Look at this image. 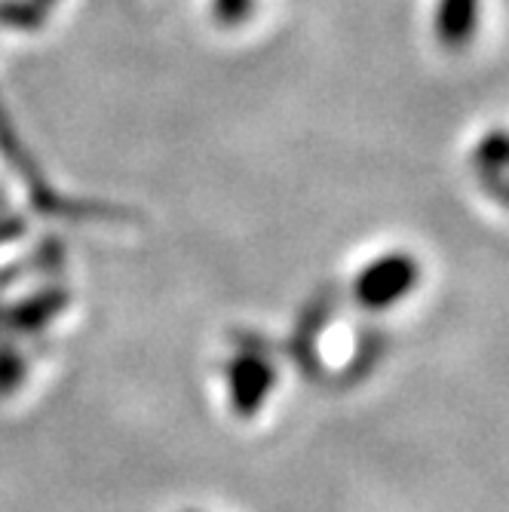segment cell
I'll return each mask as SVG.
<instances>
[{"instance_id":"obj_3","label":"cell","mask_w":509,"mask_h":512,"mask_svg":"<svg viewBox=\"0 0 509 512\" xmlns=\"http://www.w3.org/2000/svg\"><path fill=\"white\" fill-rule=\"evenodd\" d=\"M230 381H234L237 405L252 411L258 405V399L264 396L267 384H270V368L261 365L258 359H243V362L234 365V371H230Z\"/></svg>"},{"instance_id":"obj_2","label":"cell","mask_w":509,"mask_h":512,"mask_svg":"<svg viewBox=\"0 0 509 512\" xmlns=\"http://www.w3.org/2000/svg\"><path fill=\"white\" fill-rule=\"evenodd\" d=\"M479 0H442L439 4V37L448 46H464L476 34Z\"/></svg>"},{"instance_id":"obj_1","label":"cell","mask_w":509,"mask_h":512,"mask_svg":"<svg viewBox=\"0 0 509 512\" xmlns=\"http://www.w3.org/2000/svg\"><path fill=\"white\" fill-rule=\"evenodd\" d=\"M414 283H418V267L402 255L381 258L356 279V301L365 307H390L396 304Z\"/></svg>"}]
</instances>
